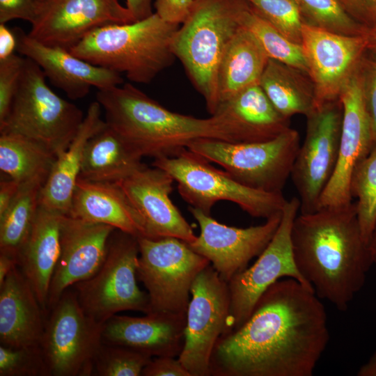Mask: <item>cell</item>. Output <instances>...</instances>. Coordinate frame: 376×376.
<instances>
[{"instance_id":"cell-1","label":"cell","mask_w":376,"mask_h":376,"mask_svg":"<svg viewBox=\"0 0 376 376\" xmlns=\"http://www.w3.org/2000/svg\"><path fill=\"white\" fill-rule=\"evenodd\" d=\"M329 340L314 290L284 278L263 292L242 324L219 338L210 376H312Z\"/></svg>"},{"instance_id":"cell-2","label":"cell","mask_w":376,"mask_h":376,"mask_svg":"<svg viewBox=\"0 0 376 376\" xmlns=\"http://www.w3.org/2000/svg\"><path fill=\"white\" fill-rule=\"evenodd\" d=\"M291 243L296 266L316 295L345 311L373 265L355 201L300 212L292 223Z\"/></svg>"},{"instance_id":"cell-3","label":"cell","mask_w":376,"mask_h":376,"mask_svg":"<svg viewBox=\"0 0 376 376\" xmlns=\"http://www.w3.org/2000/svg\"><path fill=\"white\" fill-rule=\"evenodd\" d=\"M105 122L142 158L177 155L192 141L215 139L241 143L234 123L222 112L207 118L175 113L130 83L97 90Z\"/></svg>"},{"instance_id":"cell-4","label":"cell","mask_w":376,"mask_h":376,"mask_svg":"<svg viewBox=\"0 0 376 376\" xmlns=\"http://www.w3.org/2000/svg\"><path fill=\"white\" fill-rule=\"evenodd\" d=\"M179 26L153 13L141 20L97 28L69 51L93 65L123 73L132 82L148 84L173 63V40Z\"/></svg>"},{"instance_id":"cell-5","label":"cell","mask_w":376,"mask_h":376,"mask_svg":"<svg viewBox=\"0 0 376 376\" xmlns=\"http://www.w3.org/2000/svg\"><path fill=\"white\" fill-rule=\"evenodd\" d=\"M247 0H194L173 40L175 58L182 63L213 115L219 107L217 72L230 42L242 26Z\"/></svg>"},{"instance_id":"cell-6","label":"cell","mask_w":376,"mask_h":376,"mask_svg":"<svg viewBox=\"0 0 376 376\" xmlns=\"http://www.w3.org/2000/svg\"><path fill=\"white\" fill-rule=\"evenodd\" d=\"M45 79L41 68L26 58L17 91L7 118L0 124V132L24 136L57 156L68 148L85 116L76 105L56 94Z\"/></svg>"},{"instance_id":"cell-7","label":"cell","mask_w":376,"mask_h":376,"mask_svg":"<svg viewBox=\"0 0 376 376\" xmlns=\"http://www.w3.org/2000/svg\"><path fill=\"white\" fill-rule=\"evenodd\" d=\"M152 166L167 172L178 183L181 197L191 207L210 214L220 201L233 202L249 215L268 219L282 212L287 199L283 193L267 192L242 185L228 172L187 148L175 156L155 159Z\"/></svg>"},{"instance_id":"cell-8","label":"cell","mask_w":376,"mask_h":376,"mask_svg":"<svg viewBox=\"0 0 376 376\" xmlns=\"http://www.w3.org/2000/svg\"><path fill=\"white\" fill-rule=\"evenodd\" d=\"M300 146L298 132L289 128L274 139L252 143L200 139L187 148L210 162L220 165L249 187L282 193L290 177Z\"/></svg>"},{"instance_id":"cell-9","label":"cell","mask_w":376,"mask_h":376,"mask_svg":"<svg viewBox=\"0 0 376 376\" xmlns=\"http://www.w3.org/2000/svg\"><path fill=\"white\" fill-rule=\"evenodd\" d=\"M139 255L137 237L115 229L99 269L91 278L73 285L89 317L104 323L125 311L150 312L148 295L137 284Z\"/></svg>"},{"instance_id":"cell-10","label":"cell","mask_w":376,"mask_h":376,"mask_svg":"<svg viewBox=\"0 0 376 376\" xmlns=\"http://www.w3.org/2000/svg\"><path fill=\"white\" fill-rule=\"evenodd\" d=\"M137 240L136 276L148 295V313L186 315L192 283L210 261L178 238Z\"/></svg>"},{"instance_id":"cell-11","label":"cell","mask_w":376,"mask_h":376,"mask_svg":"<svg viewBox=\"0 0 376 376\" xmlns=\"http://www.w3.org/2000/svg\"><path fill=\"white\" fill-rule=\"evenodd\" d=\"M49 311L40 345L49 376L93 375L104 323L85 313L70 288Z\"/></svg>"},{"instance_id":"cell-12","label":"cell","mask_w":376,"mask_h":376,"mask_svg":"<svg viewBox=\"0 0 376 376\" xmlns=\"http://www.w3.org/2000/svg\"><path fill=\"white\" fill-rule=\"evenodd\" d=\"M230 306L228 283L210 264L192 283L184 345L178 356L191 376H210L213 350L229 329Z\"/></svg>"},{"instance_id":"cell-13","label":"cell","mask_w":376,"mask_h":376,"mask_svg":"<svg viewBox=\"0 0 376 376\" xmlns=\"http://www.w3.org/2000/svg\"><path fill=\"white\" fill-rule=\"evenodd\" d=\"M306 117V134L297 153L291 179L301 213L317 210L334 172L339 152L343 107L340 100L316 107Z\"/></svg>"},{"instance_id":"cell-14","label":"cell","mask_w":376,"mask_h":376,"mask_svg":"<svg viewBox=\"0 0 376 376\" xmlns=\"http://www.w3.org/2000/svg\"><path fill=\"white\" fill-rule=\"evenodd\" d=\"M299 206L297 197L287 200L279 226L267 246L251 266L228 282L230 306L227 332L246 320L260 296L279 280L292 278L312 288L299 272L292 249L291 229Z\"/></svg>"},{"instance_id":"cell-15","label":"cell","mask_w":376,"mask_h":376,"mask_svg":"<svg viewBox=\"0 0 376 376\" xmlns=\"http://www.w3.org/2000/svg\"><path fill=\"white\" fill-rule=\"evenodd\" d=\"M189 210L201 230L199 236L189 246L206 258L227 283L263 252L276 233L282 216L281 212L267 219L263 224L237 228L221 224L210 214L193 207Z\"/></svg>"},{"instance_id":"cell-16","label":"cell","mask_w":376,"mask_h":376,"mask_svg":"<svg viewBox=\"0 0 376 376\" xmlns=\"http://www.w3.org/2000/svg\"><path fill=\"white\" fill-rule=\"evenodd\" d=\"M132 22L119 0H44L28 33L44 45L69 50L97 28Z\"/></svg>"},{"instance_id":"cell-17","label":"cell","mask_w":376,"mask_h":376,"mask_svg":"<svg viewBox=\"0 0 376 376\" xmlns=\"http://www.w3.org/2000/svg\"><path fill=\"white\" fill-rule=\"evenodd\" d=\"M301 46L314 85L316 107L339 100L344 85L367 52L365 34L345 36L306 22Z\"/></svg>"},{"instance_id":"cell-18","label":"cell","mask_w":376,"mask_h":376,"mask_svg":"<svg viewBox=\"0 0 376 376\" xmlns=\"http://www.w3.org/2000/svg\"><path fill=\"white\" fill-rule=\"evenodd\" d=\"M360 63L339 96L343 118L338 157L331 178L320 196L317 210L347 205L352 202L350 192L352 173L373 146L363 95Z\"/></svg>"},{"instance_id":"cell-19","label":"cell","mask_w":376,"mask_h":376,"mask_svg":"<svg viewBox=\"0 0 376 376\" xmlns=\"http://www.w3.org/2000/svg\"><path fill=\"white\" fill-rule=\"evenodd\" d=\"M114 230L108 225L62 216L61 252L50 284L48 311L67 289L97 272L105 259Z\"/></svg>"},{"instance_id":"cell-20","label":"cell","mask_w":376,"mask_h":376,"mask_svg":"<svg viewBox=\"0 0 376 376\" xmlns=\"http://www.w3.org/2000/svg\"><path fill=\"white\" fill-rule=\"evenodd\" d=\"M173 182L162 169L143 165L117 183L141 219L147 237H171L190 244L197 236L171 199Z\"/></svg>"},{"instance_id":"cell-21","label":"cell","mask_w":376,"mask_h":376,"mask_svg":"<svg viewBox=\"0 0 376 376\" xmlns=\"http://www.w3.org/2000/svg\"><path fill=\"white\" fill-rule=\"evenodd\" d=\"M13 31L17 52L35 62L51 83L72 100L84 97L91 87L101 90L123 84L118 72L93 65L68 49L44 45L19 28Z\"/></svg>"},{"instance_id":"cell-22","label":"cell","mask_w":376,"mask_h":376,"mask_svg":"<svg viewBox=\"0 0 376 376\" xmlns=\"http://www.w3.org/2000/svg\"><path fill=\"white\" fill-rule=\"evenodd\" d=\"M185 324L186 315L147 313L132 317L116 314L104 324L102 341L152 357H178L184 345Z\"/></svg>"},{"instance_id":"cell-23","label":"cell","mask_w":376,"mask_h":376,"mask_svg":"<svg viewBox=\"0 0 376 376\" xmlns=\"http://www.w3.org/2000/svg\"><path fill=\"white\" fill-rule=\"evenodd\" d=\"M46 313L19 266L0 285V342L13 347L40 346Z\"/></svg>"},{"instance_id":"cell-24","label":"cell","mask_w":376,"mask_h":376,"mask_svg":"<svg viewBox=\"0 0 376 376\" xmlns=\"http://www.w3.org/2000/svg\"><path fill=\"white\" fill-rule=\"evenodd\" d=\"M63 214L39 206L30 232L18 253V266L45 313L52 279L61 252Z\"/></svg>"},{"instance_id":"cell-25","label":"cell","mask_w":376,"mask_h":376,"mask_svg":"<svg viewBox=\"0 0 376 376\" xmlns=\"http://www.w3.org/2000/svg\"><path fill=\"white\" fill-rule=\"evenodd\" d=\"M70 216L110 226L136 237H146L143 222L117 182L78 178Z\"/></svg>"},{"instance_id":"cell-26","label":"cell","mask_w":376,"mask_h":376,"mask_svg":"<svg viewBox=\"0 0 376 376\" xmlns=\"http://www.w3.org/2000/svg\"><path fill=\"white\" fill-rule=\"evenodd\" d=\"M97 101L89 105L86 116L68 148L56 158L49 177L40 193V206L68 215L84 150L88 140L104 125Z\"/></svg>"},{"instance_id":"cell-27","label":"cell","mask_w":376,"mask_h":376,"mask_svg":"<svg viewBox=\"0 0 376 376\" xmlns=\"http://www.w3.org/2000/svg\"><path fill=\"white\" fill-rule=\"evenodd\" d=\"M217 111L225 113L235 125L242 143L268 141L290 128V119L275 109L259 83L219 104Z\"/></svg>"},{"instance_id":"cell-28","label":"cell","mask_w":376,"mask_h":376,"mask_svg":"<svg viewBox=\"0 0 376 376\" xmlns=\"http://www.w3.org/2000/svg\"><path fill=\"white\" fill-rule=\"evenodd\" d=\"M269 59L256 37L242 26L230 42L219 66V105L242 90L259 83Z\"/></svg>"},{"instance_id":"cell-29","label":"cell","mask_w":376,"mask_h":376,"mask_svg":"<svg viewBox=\"0 0 376 376\" xmlns=\"http://www.w3.org/2000/svg\"><path fill=\"white\" fill-rule=\"evenodd\" d=\"M141 159L105 122L86 146L79 177L117 182L141 168Z\"/></svg>"},{"instance_id":"cell-30","label":"cell","mask_w":376,"mask_h":376,"mask_svg":"<svg viewBox=\"0 0 376 376\" xmlns=\"http://www.w3.org/2000/svg\"><path fill=\"white\" fill-rule=\"evenodd\" d=\"M265 94L283 117L307 116L316 107L313 83L297 68L269 58L260 79Z\"/></svg>"},{"instance_id":"cell-31","label":"cell","mask_w":376,"mask_h":376,"mask_svg":"<svg viewBox=\"0 0 376 376\" xmlns=\"http://www.w3.org/2000/svg\"><path fill=\"white\" fill-rule=\"evenodd\" d=\"M56 155L40 143L19 134L1 133L0 169L20 185H45Z\"/></svg>"},{"instance_id":"cell-32","label":"cell","mask_w":376,"mask_h":376,"mask_svg":"<svg viewBox=\"0 0 376 376\" xmlns=\"http://www.w3.org/2000/svg\"><path fill=\"white\" fill-rule=\"evenodd\" d=\"M43 185L41 182H31L20 186L15 198L0 217V252L18 257L40 206Z\"/></svg>"},{"instance_id":"cell-33","label":"cell","mask_w":376,"mask_h":376,"mask_svg":"<svg viewBox=\"0 0 376 376\" xmlns=\"http://www.w3.org/2000/svg\"><path fill=\"white\" fill-rule=\"evenodd\" d=\"M241 25L256 37L269 58L297 68L308 73L301 45L295 43L284 36L261 17L250 3L242 14Z\"/></svg>"},{"instance_id":"cell-34","label":"cell","mask_w":376,"mask_h":376,"mask_svg":"<svg viewBox=\"0 0 376 376\" xmlns=\"http://www.w3.org/2000/svg\"><path fill=\"white\" fill-rule=\"evenodd\" d=\"M350 192L352 199L356 198L360 229L368 245L376 222V143L356 166L350 180Z\"/></svg>"},{"instance_id":"cell-35","label":"cell","mask_w":376,"mask_h":376,"mask_svg":"<svg viewBox=\"0 0 376 376\" xmlns=\"http://www.w3.org/2000/svg\"><path fill=\"white\" fill-rule=\"evenodd\" d=\"M306 23L345 36H361L368 29L352 19L338 0H295Z\"/></svg>"},{"instance_id":"cell-36","label":"cell","mask_w":376,"mask_h":376,"mask_svg":"<svg viewBox=\"0 0 376 376\" xmlns=\"http://www.w3.org/2000/svg\"><path fill=\"white\" fill-rule=\"evenodd\" d=\"M152 357L136 350L102 343L93 363V373L99 376H141Z\"/></svg>"},{"instance_id":"cell-37","label":"cell","mask_w":376,"mask_h":376,"mask_svg":"<svg viewBox=\"0 0 376 376\" xmlns=\"http://www.w3.org/2000/svg\"><path fill=\"white\" fill-rule=\"evenodd\" d=\"M265 20L292 42L301 45L305 21L295 0H247Z\"/></svg>"},{"instance_id":"cell-38","label":"cell","mask_w":376,"mask_h":376,"mask_svg":"<svg viewBox=\"0 0 376 376\" xmlns=\"http://www.w3.org/2000/svg\"><path fill=\"white\" fill-rule=\"evenodd\" d=\"M0 376H49L40 346H0Z\"/></svg>"},{"instance_id":"cell-39","label":"cell","mask_w":376,"mask_h":376,"mask_svg":"<svg viewBox=\"0 0 376 376\" xmlns=\"http://www.w3.org/2000/svg\"><path fill=\"white\" fill-rule=\"evenodd\" d=\"M25 57L15 54L0 61V124L7 118L17 91Z\"/></svg>"},{"instance_id":"cell-40","label":"cell","mask_w":376,"mask_h":376,"mask_svg":"<svg viewBox=\"0 0 376 376\" xmlns=\"http://www.w3.org/2000/svg\"><path fill=\"white\" fill-rule=\"evenodd\" d=\"M360 68L364 104L374 145L376 143V54L366 52L361 61Z\"/></svg>"},{"instance_id":"cell-41","label":"cell","mask_w":376,"mask_h":376,"mask_svg":"<svg viewBox=\"0 0 376 376\" xmlns=\"http://www.w3.org/2000/svg\"><path fill=\"white\" fill-rule=\"evenodd\" d=\"M40 2L39 0H0V24L19 19L31 24L37 17Z\"/></svg>"},{"instance_id":"cell-42","label":"cell","mask_w":376,"mask_h":376,"mask_svg":"<svg viewBox=\"0 0 376 376\" xmlns=\"http://www.w3.org/2000/svg\"><path fill=\"white\" fill-rule=\"evenodd\" d=\"M194 0H155V12L166 22L181 24L189 15Z\"/></svg>"},{"instance_id":"cell-43","label":"cell","mask_w":376,"mask_h":376,"mask_svg":"<svg viewBox=\"0 0 376 376\" xmlns=\"http://www.w3.org/2000/svg\"><path fill=\"white\" fill-rule=\"evenodd\" d=\"M142 376H191L178 357H156L150 361L142 371Z\"/></svg>"},{"instance_id":"cell-44","label":"cell","mask_w":376,"mask_h":376,"mask_svg":"<svg viewBox=\"0 0 376 376\" xmlns=\"http://www.w3.org/2000/svg\"><path fill=\"white\" fill-rule=\"evenodd\" d=\"M347 13L356 22L371 28L376 24V0H338Z\"/></svg>"},{"instance_id":"cell-45","label":"cell","mask_w":376,"mask_h":376,"mask_svg":"<svg viewBox=\"0 0 376 376\" xmlns=\"http://www.w3.org/2000/svg\"><path fill=\"white\" fill-rule=\"evenodd\" d=\"M20 186L19 183L12 179L1 181L0 217L3 215L15 198L19 191Z\"/></svg>"},{"instance_id":"cell-46","label":"cell","mask_w":376,"mask_h":376,"mask_svg":"<svg viewBox=\"0 0 376 376\" xmlns=\"http://www.w3.org/2000/svg\"><path fill=\"white\" fill-rule=\"evenodd\" d=\"M17 50V38L13 30L6 24H0V61L15 54Z\"/></svg>"},{"instance_id":"cell-47","label":"cell","mask_w":376,"mask_h":376,"mask_svg":"<svg viewBox=\"0 0 376 376\" xmlns=\"http://www.w3.org/2000/svg\"><path fill=\"white\" fill-rule=\"evenodd\" d=\"M154 0H125L126 8L134 21H138L151 15Z\"/></svg>"},{"instance_id":"cell-48","label":"cell","mask_w":376,"mask_h":376,"mask_svg":"<svg viewBox=\"0 0 376 376\" xmlns=\"http://www.w3.org/2000/svg\"><path fill=\"white\" fill-rule=\"evenodd\" d=\"M18 266V257L10 253L0 252V285L8 274Z\"/></svg>"},{"instance_id":"cell-49","label":"cell","mask_w":376,"mask_h":376,"mask_svg":"<svg viewBox=\"0 0 376 376\" xmlns=\"http://www.w3.org/2000/svg\"><path fill=\"white\" fill-rule=\"evenodd\" d=\"M357 375L358 376H376V351L368 361L359 368Z\"/></svg>"},{"instance_id":"cell-50","label":"cell","mask_w":376,"mask_h":376,"mask_svg":"<svg viewBox=\"0 0 376 376\" xmlns=\"http://www.w3.org/2000/svg\"><path fill=\"white\" fill-rule=\"evenodd\" d=\"M365 37L367 52L376 54V24L368 29Z\"/></svg>"},{"instance_id":"cell-51","label":"cell","mask_w":376,"mask_h":376,"mask_svg":"<svg viewBox=\"0 0 376 376\" xmlns=\"http://www.w3.org/2000/svg\"><path fill=\"white\" fill-rule=\"evenodd\" d=\"M373 264L376 265V222L368 244Z\"/></svg>"},{"instance_id":"cell-52","label":"cell","mask_w":376,"mask_h":376,"mask_svg":"<svg viewBox=\"0 0 376 376\" xmlns=\"http://www.w3.org/2000/svg\"><path fill=\"white\" fill-rule=\"evenodd\" d=\"M39 1H44V0H39Z\"/></svg>"}]
</instances>
